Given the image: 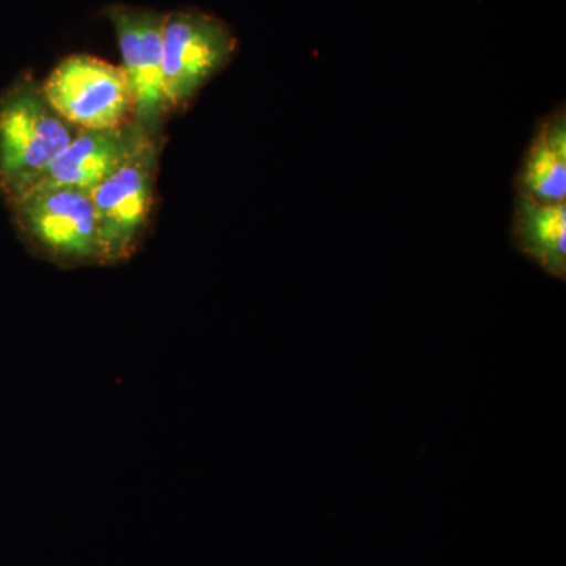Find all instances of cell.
I'll use <instances>...</instances> for the list:
<instances>
[{"label": "cell", "instance_id": "cell-6", "mask_svg": "<svg viewBox=\"0 0 566 566\" xmlns=\"http://www.w3.org/2000/svg\"><path fill=\"white\" fill-rule=\"evenodd\" d=\"M118 46L122 70L133 98V120L151 136H159L170 114L164 92V14L115 6L107 10Z\"/></svg>", "mask_w": 566, "mask_h": 566}, {"label": "cell", "instance_id": "cell-2", "mask_svg": "<svg viewBox=\"0 0 566 566\" xmlns=\"http://www.w3.org/2000/svg\"><path fill=\"white\" fill-rule=\"evenodd\" d=\"M29 251L55 266H99L98 230L91 193L33 186L7 200Z\"/></svg>", "mask_w": 566, "mask_h": 566}, {"label": "cell", "instance_id": "cell-7", "mask_svg": "<svg viewBox=\"0 0 566 566\" xmlns=\"http://www.w3.org/2000/svg\"><path fill=\"white\" fill-rule=\"evenodd\" d=\"M147 137L159 136H151L134 120L120 128L77 132L33 186H59L91 193Z\"/></svg>", "mask_w": 566, "mask_h": 566}, {"label": "cell", "instance_id": "cell-9", "mask_svg": "<svg viewBox=\"0 0 566 566\" xmlns=\"http://www.w3.org/2000/svg\"><path fill=\"white\" fill-rule=\"evenodd\" d=\"M513 245L546 273L566 279V203H542L517 196Z\"/></svg>", "mask_w": 566, "mask_h": 566}, {"label": "cell", "instance_id": "cell-4", "mask_svg": "<svg viewBox=\"0 0 566 566\" xmlns=\"http://www.w3.org/2000/svg\"><path fill=\"white\" fill-rule=\"evenodd\" d=\"M52 109L80 132L120 128L133 122V98L122 66L77 54L41 84Z\"/></svg>", "mask_w": 566, "mask_h": 566}, {"label": "cell", "instance_id": "cell-3", "mask_svg": "<svg viewBox=\"0 0 566 566\" xmlns=\"http://www.w3.org/2000/svg\"><path fill=\"white\" fill-rule=\"evenodd\" d=\"M158 163V137H147L91 192L99 266L126 263L139 252L150 226Z\"/></svg>", "mask_w": 566, "mask_h": 566}, {"label": "cell", "instance_id": "cell-8", "mask_svg": "<svg viewBox=\"0 0 566 566\" xmlns=\"http://www.w3.org/2000/svg\"><path fill=\"white\" fill-rule=\"evenodd\" d=\"M517 196L566 203V115L558 109L539 123L516 177Z\"/></svg>", "mask_w": 566, "mask_h": 566}, {"label": "cell", "instance_id": "cell-5", "mask_svg": "<svg viewBox=\"0 0 566 566\" xmlns=\"http://www.w3.org/2000/svg\"><path fill=\"white\" fill-rule=\"evenodd\" d=\"M164 92L170 112L192 102L230 62L237 39L227 25L199 11L164 14Z\"/></svg>", "mask_w": 566, "mask_h": 566}, {"label": "cell", "instance_id": "cell-1", "mask_svg": "<svg viewBox=\"0 0 566 566\" xmlns=\"http://www.w3.org/2000/svg\"><path fill=\"white\" fill-rule=\"evenodd\" d=\"M80 129L57 114L41 84L22 80L0 96V191H28Z\"/></svg>", "mask_w": 566, "mask_h": 566}]
</instances>
